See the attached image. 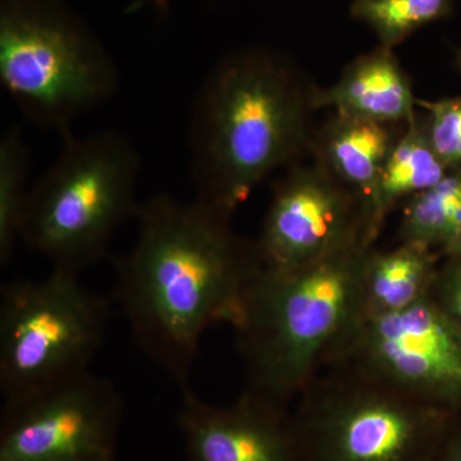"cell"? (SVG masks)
I'll return each instance as SVG.
<instances>
[{
	"mask_svg": "<svg viewBox=\"0 0 461 461\" xmlns=\"http://www.w3.org/2000/svg\"><path fill=\"white\" fill-rule=\"evenodd\" d=\"M232 217L195 198L158 194L139 206L135 241L114 259L133 339L181 391L190 387L203 336L235 326L259 268L254 241L235 232Z\"/></svg>",
	"mask_w": 461,
	"mask_h": 461,
	"instance_id": "obj_1",
	"label": "cell"
},
{
	"mask_svg": "<svg viewBox=\"0 0 461 461\" xmlns=\"http://www.w3.org/2000/svg\"><path fill=\"white\" fill-rule=\"evenodd\" d=\"M311 89L294 63L275 51L223 58L191 112L195 199L233 215L273 172L295 165L311 149Z\"/></svg>",
	"mask_w": 461,
	"mask_h": 461,
	"instance_id": "obj_2",
	"label": "cell"
},
{
	"mask_svg": "<svg viewBox=\"0 0 461 461\" xmlns=\"http://www.w3.org/2000/svg\"><path fill=\"white\" fill-rule=\"evenodd\" d=\"M375 247L359 240L293 271L259 266L232 327L244 391L293 408L359 321L364 266Z\"/></svg>",
	"mask_w": 461,
	"mask_h": 461,
	"instance_id": "obj_3",
	"label": "cell"
},
{
	"mask_svg": "<svg viewBox=\"0 0 461 461\" xmlns=\"http://www.w3.org/2000/svg\"><path fill=\"white\" fill-rule=\"evenodd\" d=\"M59 154L30 186L20 240L51 268L80 273L108 256L139 211V151L115 131L63 136Z\"/></svg>",
	"mask_w": 461,
	"mask_h": 461,
	"instance_id": "obj_4",
	"label": "cell"
},
{
	"mask_svg": "<svg viewBox=\"0 0 461 461\" xmlns=\"http://www.w3.org/2000/svg\"><path fill=\"white\" fill-rule=\"evenodd\" d=\"M294 423L306 461H435L447 409L342 364L300 393Z\"/></svg>",
	"mask_w": 461,
	"mask_h": 461,
	"instance_id": "obj_5",
	"label": "cell"
},
{
	"mask_svg": "<svg viewBox=\"0 0 461 461\" xmlns=\"http://www.w3.org/2000/svg\"><path fill=\"white\" fill-rule=\"evenodd\" d=\"M0 84L27 121L63 138L117 93L120 78L108 54L59 9L5 0Z\"/></svg>",
	"mask_w": 461,
	"mask_h": 461,
	"instance_id": "obj_6",
	"label": "cell"
},
{
	"mask_svg": "<svg viewBox=\"0 0 461 461\" xmlns=\"http://www.w3.org/2000/svg\"><path fill=\"white\" fill-rule=\"evenodd\" d=\"M80 273L51 268L38 280L5 285L0 299V393L5 403L90 373L104 339L107 300Z\"/></svg>",
	"mask_w": 461,
	"mask_h": 461,
	"instance_id": "obj_7",
	"label": "cell"
},
{
	"mask_svg": "<svg viewBox=\"0 0 461 461\" xmlns=\"http://www.w3.org/2000/svg\"><path fill=\"white\" fill-rule=\"evenodd\" d=\"M333 364L441 408L461 402V335L430 295L405 311L360 318Z\"/></svg>",
	"mask_w": 461,
	"mask_h": 461,
	"instance_id": "obj_8",
	"label": "cell"
},
{
	"mask_svg": "<svg viewBox=\"0 0 461 461\" xmlns=\"http://www.w3.org/2000/svg\"><path fill=\"white\" fill-rule=\"evenodd\" d=\"M122 420L120 391L87 373L5 403L0 461H114Z\"/></svg>",
	"mask_w": 461,
	"mask_h": 461,
	"instance_id": "obj_9",
	"label": "cell"
},
{
	"mask_svg": "<svg viewBox=\"0 0 461 461\" xmlns=\"http://www.w3.org/2000/svg\"><path fill=\"white\" fill-rule=\"evenodd\" d=\"M359 240L373 244L364 200L318 160L293 165L273 187L254 241L258 262L269 271H293Z\"/></svg>",
	"mask_w": 461,
	"mask_h": 461,
	"instance_id": "obj_10",
	"label": "cell"
},
{
	"mask_svg": "<svg viewBox=\"0 0 461 461\" xmlns=\"http://www.w3.org/2000/svg\"><path fill=\"white\" fill-rule=\"evenodd\" d=\"M177 424L186 461H306L293 411L244 391L229 405L181 391Z\"/></svg>",
	"mask_w": 461,
	"mask_h": 461,
	"instance_id": "obj_11",
	"label": "cell"
},
{
	"mask_svg": "<svg viewBox=\"0 0 461 461\" xmlns=\"http://www.w3.org/2000/svg\"><path fill=\"white\" fill-rule=\"evenodd\" d=\"M313 111L336 113L387 124H408L417 117V99L393 50L379 45L353 60L332 86H312Z\"/></svg>",
	"mask_w": 461,
	"mask_h": 461,
	"instance_id": "obj_12",
	"label": "cell"
},
{
	"mask_svg": "<svg viewBox=\"0 0 461 461\" xmlns=\"http://www.w3.org/2000/svg\"><path fill=\"white\" fill-rule=\"evenodd\" d=\"M393 126L336 113L312 138L309 149L315 160L364 200L369 212V236L379 176L402 135Z\"/></svg>",
	"mask_w": 461,
	"mask_h": 461,
	"instance_id": "obj_13",
	"label": "cell"
},
{
	"mask_svg": "<svg viewBox=\"0 0 461 461\" xmlns=\"http://www.w3.org/2000/svg\"><path fill=\"white\" fill-rule=\"evenodd\" d=\"M438 271L437 251L423 245L399 242L390 250L373 248L360 285V318L396 313L417 304L432 293Z\"/></svg>",
	"mask_w": 461,
	"mask_h": 461,
	"instance_id": "obj_14",
	"label": "cell"
},
{
	"mask_svg": "<svg viewBox=\"0 0 461 461\" xmlns=\"http://www.w3.org/2000/svg\"><path fill=\"white\" fill-rule=\"evenodd\" d=\"M447 173L430 145L426 120L417 115L405 124V131L397 139L379 176L372 206L373 244L396 205L435 186Z\"/></svg>",
	"mask_w": 461,
	"mask_h": 461,
	"instance_id": "obj_15",
	"label": "cell"
},
{
	"mask_svg": "<svg viewBox=\"0 0 461 461\" xmlns=\"http://www.w3.org/2000/svg\"><path fill=\"white\" fill-rule=\"evenodd\" d=\"M461 232V169L403 202L399 242L446 251Z\"/></svg>",
	"mask_w": 461,
	"mask_h": 461,
	"instance_id": "obj_16",
	"label": "cell"
},
{
	"mask_svg": "<svg viewBox=\"0 0 461 461\" xmlns=\"http://www.w3.org/2000/svg\"><path fill=\"white\" fill-rule=\"evenodd\" d=\"M30 154L18 127L7 130L0 140V262L7 266L21 241L25 213Z\"/></svg>",
	"mask_w": 461,
	"mask_h": 461,
	"instance_id": "obj_17",
	"label": "cell"
},
{
	"mask_svg": "<svg viewBox=\"0 0 461 461\" xmlns=\"http://www.w3.org/2000/svg\"><path fill=\"white\" fill-rule=\"evenodd\" d=\"M455 0H353L350 14L377 35L382 47L393 48L421 27L450 16Z\"/></svg>",
	"mask_w": 461,
	"mask_h": 461,
	"instance_id": "obj_18",
	"label": "cell"
},
{
	"mask_svg": "<svg viewBox=\"0 0 461 461\" xmlns=\"http://www.w3.org/2000/svg\"><path fill=\"white\" fill-rule=\"evenodd\" d=\"M417 105L429 113L426 120L430 145L447 172L461 169V96L427 102Z\"/></svg>",
	"mask_w": 461,
	"mask_h": 461,
	"instance_id": "obj_19",
	"label": "cell"
},
{
	"mask_svg": "<svg viewBox=\"0 0 461 461\" xmlns=\"http://www.w3.org/2000/svg\"><path fill=\"white\" fill-rule=\"evenodd\" d=\"M430 296L453 321L461 335V259L450 258L445 267H439Z\"/></svg>",
	"mask_w": 461,
	"mask_h": 461,
	"instance_id": "obj_20",
	"label": "cell"
},
{
	"mask_svg": "<svg viewBox=\"0 0 461 461\" xmlns=\"http://www.w3.org/2000/svg\"><path fill=\"white\" fill-rule=\"evenodd\" d=\"M435 461H461V437L454 441H442Z\"/></svg>",
	"mask_w": 461,
	"mask_h": 461,
	"instance_id": "obj_21",
	"label": "cell"
},
{
	"mask_svg": "<svg viewBox=\"0 0 461 461\" xmlns=\"http://www.w3.org/2000/svg\"><path fill=\"white\" fill-rule=\"evenodd\" d=\"M448 258H455V259H461V232L459 238L454 242L453 247L446 251Z\"/></svg>",
	"mask_w": 461,
	"mask_h": 461,
	"instance_id": "obj_22",
	"label": "cell"
},
{
	"mask_svg": "<svg viewBox=\"0 0 461 461\" xmlns=\"http://www.w3.org/2000/svg\"><path fill=\"white\" fill-rule=\"evenodd\" d=\"M156 2V5L158 7L165 8L167 5V3H168V0H154Z\"/></svg>",
	"mask_w": 461,
	"mask_h": 461,
	"instance_id": "obj_23",
	"label": "cell"
},
{
	"mask_svg": "<svg viewBox=\"0 0 461 461\" xmlns=\"http://www.w3.org/2000/svg\"><path fill=\"white\" fill-rule=\"evenodd\" d=\"M459 62H460V66H461V54H460V58H459Z\"/></svg>",
	"mask_w": 461,
	"mask_h": 461,
	"instance_id": "obj_24",
	"label": "cell"
}]
</instances>
